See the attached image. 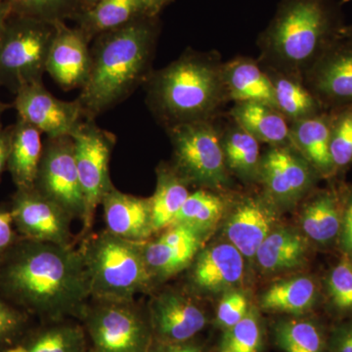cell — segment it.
<instances>
[{
	"instance_id": "cell-31",
	"label": "cell",
	"mask_w": 352,
	"mask_h": 352,
	"mask_svg": "<svg viewBox=\"0 0 352 352\" xmlns=\"http://www.w3.org/2000/svg\"><path fill=\"white\" fill-rule=\"evenodd\" d=\"M190 193L189 185L177 175L170 164H159L156 189L153 196L149 197L155 235L173 223Z\"/></svg>"
},
{
	"instance_id": "cell-9",
	"label": "cell",
	"mask_w": 352,
	"mask_h": 352,
	"mask_svg": "<svg viewBox=\"0 0 352 352\" xmlns=\"http://www.w3.org/2000/svg\"><path fill=\"white\" fill-rule=\"evenodd\" d=\"M80 186L85 201V217L78 242L92 232L95 214L106 194L115 187L111 180V157L117 138L97 126L95 120H83L72 135Z\"/></svg>"
},
{
	"instance_id": "cell-40",
	"label": "cell",
	"mask_w": 352,
	"mask_h": 352,
	"mask_svg": "<svg viewBox=\"0 0 352 352\" xmlns=\"http://www.w3.org/2000/svg\"><path fill=\"white\" fill-rule=\"evenodd\" d=\"M251 308L247 296L242 292H226L215 309L212 323L222 332L239 323Z\"/></svg>"
},
{
	"instance_id": "cell-11",
	"label": "cell",
	"mask_w": 352,
	"mask_h": 352,
	"mask_svg": "<svg viewBox=\"0 0 352 352\" xmlns=\"http://www.w3.org/2000/svg\"><path fill=\"white\" fill-rule=\"evenodd\" d=\"M146 305L153 340L183 342L195 339L210 323L207 310L187 289L157 288Z\"/></svg>"
},
{
	"instance_id": "cell-43",
	"label": "cell",
	"mask_w": 352,
	"mask_h": 352,
	"mask_svg": "<svg viewBox=\"0 0 352 352\" xmlns=\"http://www.w3.org/2000/svg\"><path fill=\"white\" fill-rule=\"evenodd\" d=\"M329 352H352V320L329 331Z\"/></svg>"
},
{
	"instance_id": "cell-2",
	"label": "cell",
	"mask_w": 352,
	"mask_h": 352,
	"mask_svg": "<svg viewBox=\"0 0 352 352\" xmlns=\"http://www.w3.org/2000/svg\"><path fill=\"white\" fill-rule=\"evenodd\" d=\"M157 36V17L143 16L94 38L89 76L76 98L85 120H95L147 82Z\"/></svg>"
},
{
	"instance_id": "cell-35",
	"label": "cell",
	"mask_w": 352,
	"mask_h": 352,
	"mask_svg": "<svg viewBox=\"0 0 352 352\" xmlns=\"http://www.w3.org/2000/svg\"><path fill=\"white\" fill-rule=\"evenodd\" d=\"M267 332L263 319L252 307L239 323L222 331L214 352H264Z\"/></svg>"
},
{
	"instance_id": "cell-28",
	"label": "cell",
	"mask_w": 352,
	"mask_h": 352,
	"mask_svg": "<svg viewBox=\"0 0 352 352\" xmlns=\"http://www.w3.org/2000/svg\"><path fill=\"white\" fill-rule=\"evenodd\" d=\"M318 289L312 278L298 276L271 285L259 300L264 312L285 316H307L317 302Z\"/></svg>"
},
{
	"instance_id": "cell-8",
	"label": "cell",
	"mask_w": 352,
	"mask_h": 352,
	"mask_svg": "<svg viewBox=\"0 0 352 352\" xmlns=\"http://www.w3.org/2000/svg\"><path fill=\"white\" fill-rule=\"evenodd\" d=\"M173 146L171 166L189 186L219 190L229 182L221 131L214 120L166 129Z\"/></svg>"
},
{
	"instance_id": "cell-39",
	"label": "cell",
	"mask_w": 352,
	"mask_h": 352,
	"mask_svg": "<svg viewBox=\"0 0 352 352\" xmlns=\"http://www.w3.org/2000/svg\"><path fill=\"white\" fill-rule=\"evenodd\" d=\"M34 322L27 312L0 295V352L17 342Z\"/></svg>"
},
{
	"instance_id": "cell-16",
	"label": "cell",
	"mask_w": 352,
	"mask_h": 352,
	"mask_svg": "<svg viewBox=\"0 0 352 352\" xmlns=\"http://www.w3.org/2000/svg\"><path fill=\"white\" fill-rule=\"evenodd\" d=\"M14 108L18 117L38 129L47 138L71 136L85 118L78 101H64L50 94L43 82L21 88L15 94Z\"/></svg>"
},
{
	"instance_id": "cell-14",
	"label": "cell",
	"mask_w": 352,
	"mask_h": 352,
	"mask_svg": "<svg viewBox=\"0 0 352 352\" xmlns=\"http://www.w3.org/2000/svg\"><path fill=\"white\" fill-rule=\"evenodd\" d=\"M207 237L192 227L173 224L142 243L143 258L154 289L185 272L205 245Z\"/></svg>"
},
{
	"instance_id": "cell-38",
	"label": "cell",
	"mask_w": 352,
	"mask_h": 352,
	"mask_svg": "<svg viewBox=\"0 0 352 352\" xmlns=\"http://www.w3.org/2000/svg\"><path fill=\"white\" fill-rule=\"evenodd\" d=\"M331 305L340 314H352V259L344 256L327 279Z\"/></svg>"
},
{
	"instance_id": "cell-4",
	"label": "cell",
	"mask_w": 352,
	"mask_h": 352,
	"mask_svg": "<svg viewBox=\"0 0 352 352\" xmlns=\"http://www.w3.org/2000/svg\"><path fill=\"white\" fill-rule=\"evenodd\" d=\"M344 27L335 0H281L258 38L263 66L302 78Z\"/></svg>"
},
{
	"instance_id": "cell-3",
	"label": "cell",
	"mask_w": 352,
	"mask_h": 352,
	"mask_svg": "<svg viewBox=\"0 0 352 352\" xmlns=\"http://www.w3.org/2000/svg\"><path fill=\"white\" fill-rule=\"evenodd\" d=\"M222 69L217 53L185 51L152 72L145 82L148 108L166 129L214 120L229 102Z\"/></svg>"
},
{
	"instance_id": "cell-12",
	"label": "cell",
	"mask_w": 352,
	"mask_h": 352,
	"mask_svg": "<svg viewBox=\"0 0 352 352\" xmlns=\"http://www.w3.org/2000/svg\"><path fill=\"white\" fill-rule=\"evenodd\" d=\"M320 178L293 145L270 146L261 157L259 182L277 208H292L311 192Z\"/></svg>"
},
{
	"instance_id": "cell-22",
	"label": "cell",
	"mask_w": 352,
	"mask_h": 352,
	"mask_svg": "<svg viewBox=\"0 0 352 352\" xmlns=\"http://www.w3.org/2000/svg\"><path fill=\"white\" fill-rule=\"evenodd\" d=\"M222 71L229 101L258 102L276 108L272 82L261 62L236 57L223 63Z\"/></svg>"
},
{
	"instance_id": "cell-42",
	"label": "cell",
	"mask_w": 352,
	"mask_h": 352,
	"mask_svg": "<svg viewBox=\"0 0 352 352\" xmlns=\"http://www.w3.org/2000/svg\"><path fill=\"white\" fill-rule=\"evenodd\" d=\"M344 203L340 243L347 258L352 259V191L342 194Z\"/></svg>"
},
{
	"instance_id": "cell-25",
	"label": "cell",
	"mask_w": 352,
	"mask_h": 352,
	"mask_svg": "<svg viewBox=\"0 0 352 352\" xmlns=\"http://www.w3.org/2000/svg\"><path fill=\"white\" fill-rule=\"evenodd\" d=\"M9 129L11 139L7 170L16 189L32 188L43 156V133L19 117Z\"/></svg>"
},
{
	"instance_id": "cell-44",
	"label": "cell",
	"mask_w": 352,
	"mask_h": 352,
	"mask_svg": "<svg viewBox=\"0 0 352 352\" xmlns=\"http://www.w3.org/2000/svg\"><path fill=\"white\" fill-rule=\"evenodd\" d=\"M149 352H210L207 342L200 339V336L195 339L183 342H157L153 340Z\"/></svg>"
},
{
	"instance_id": "cell-24",
	"label": "cell",
	"mask_w": 352,
	"mask_h": 352,
	"mask_svg": "<svg viewBox=\"0 0 352 352\" xmlns=\"http://www.w3.org/2000/svg\"><path fill=\"white\" fill-rule=\"evenodd\" d=\"M330 126L329 111L289 124L292 145L311 164L320 178L336 175L330 153Z\"/></svg>"
},
{
	"instance_id": "cell-5",
	"label": "cell",
	"mask_w": 352,
	"mask_h": 352,
	"mask_svg": "<svg viewBox=\"0 0 352 352\" xmlns=\"http://www.w3.org/2000/svg\"><path fill=\"white\" fill-rule=\"evenodd\" d=\"M134 243L107 230L90 232L78 242L89 284L90 298L133 300L154 291L142 254Z\"/></svg>"
},
{
	"instance_id": "cell-17",
	"label": "cell",
	"mask_w": 352,
	"mask_h": 352,
	"mask_svg": "<svg viewBox=\"0 0 352 352\" xmlns=\"http://www.w3.org/2000/svg\"><path fill=\"white\" fill-rule=\"evenodd\" d=\"M186 289L192 295H214L228 292L245 275V258L230 243L204 245L187 268Z\"/></svg>"
},
{
	"instance_id": "cell-32",
	"label": "cell",
	"mask_w": 352,
	"mask_h": 352,
	"mask_svg": "<svg viewBox=\"0 0 352 352\" xmlns=\"http://www.w3.org/2000/svg\"><path fill=\"white\" fill-rule=\"evenodd\" d=\"M261 143L235 122L221 131V145L228 173L245 182H259Z\"/></svg>"
},
{
	"instance_id": "cell-36",
	"label": "cell",
	"mask_w": 352,
	"mask_h": 352,
	"mask_svg": "<svg viewBox=\"0 0 352 352\" xmlns=\"http://www.w3.org/2000/svg\"><path fill=\"white\" fill-rule=\"evenodd\" d=\"M13 15L34 18L45 22L75 18L83 10L82 0H7Z\"/></svg>"
},
{
	"instance_id": "cell-34",
	"label": "cell",
	"mask_w": 352,
	"mask_h": 352,
	"mask_svg": "<svg viewBox=\"0 0 352 352\" xmlns=\"http://www.w3.org/2000/svg\"><path fill=\"white\" fill-rule=\"evenodd\" d=\"M226 210V201L217 190L199 188L189 194L173 224L192 227L208 235Z\"/></svg>"
},
{
	"instance_id": "cell-20",
	"label": "cell",
	"mask_w": 352,
	"mask_h": 352,
	"mask_svg": "<svg viewBox=\"0 0 352 352\" xmlns=\"http://www.w3.org/2000/svg\"><path fill=\"white\" fill-rule=\"evenodd\" d=\"M105 230L134 243L154 237L150 198L124 193L113 187L101 201Z\"/></svg>"
},
{
	"instance_id": "cell-47",
	"label": "cell",
	"mask_w": 352,
	"mask_h": 352,
	"mask_svg": "<svg viewBox=\"0 0 352 352\" xmlns=\"http://www.w3.org/2000/svg\"><path fill=\"white\" fill-rule=\"evenodd\" d=\"M13 15L12 8L7 0H0V36L6 30L7 23Z\"/></svg>"
},
{
	"instance_id": "cell-29",
	"label": "cell",
	"mask_w": 352,
	"mask_h": 352,
	"mask_svg": "<svg viewBox=\"0 0 352 352\" xmlns=\"http://www.w3.org/2000/svg\"><path fill=\"white\" fill-rule=\"evenodd\" d=\"M270 337L281 352H329V331L318 319L307 315L273 322Z\"/></svg>"
},
{
	"instance_id": "cell-15",
	"label": "cell",
	"mask_w": 352,
	"mask_h": 352,
	"mask_svg": "<svg viewBox=\"0 0 352 352\" xmlns=\"http://www.w3.org/2000/svg\"><path fill=\"white\" fill-rule=\"evenodd\" d=\"M303 82L324 110L352 104V39L340 36L303 75Z\"/></svg>"
},
{
	"instance_id": "cell-10",
	"label": "cell",
	"mask_w": 352,
	"mask_h": 352,
	"mask_svg": "<svg viewBox=\"0 0 352 352\" xmlns=\"http://www.w3.org/2000/svg\"><path fill=\"white\" fill-rule=\"evenodd\" d=\"M34 187L82 223L85 201L71 136L46 138Z\"/></svg>"
},
{
	"instance_id": "cell-30",
	"label": "cell",
	"mask_w": 352,
	"mask_h": 352,
	"mask_svg": "<svg viewBox=\"0 0 352 352\" xmlns=\"http://www.w3.org/2000/svg\"><path fill=\"white\" fill-rule=\"evenodd\" d=\"M263 67L272 82L276 109L289 124L314 117L326 111L308 89L302 78Z\"/></svg>"
},
{
	"instance_id": "cell-7",
	"label": "cell",
	"mask_w": 352,
	"mask_h": 352,
	"mask_svg": "<svg viewBox=\"0 0 352 352\" xmlns=\"http://www.w3.org/2000/svg\"><path fill=\"white\" fill-rule=\"evenodd\" d=\"M55 23L12 15L0 36V87L13 94L43 82Z\"/></svg>"
},
{
	"instance_id": "cell-26",
	"label": "cell",
	"mask_w": 352,
	"mask_h": 352,
	"mask_svg": "<svg viewBox=\"0 0 352 352\" xmlns=\"http://www.w3.org/2000/svg\"><path fill=\"white\" fill-rule=\"evenodd\" d=\"M307 238L288 227H275L256 252L259 270L264 273L284 272L300 267L307 258Z\"/></svg>"
},
{
	"instance_id": "cell-23",
	"label": "cell",
	"mask_w": 352,
	"mask_h": 352,
	"mask_svg": "<svg viewBox=\"0 0 352 352\" xmlns=\"http://www.w3.org/2000/svg\"><path fill=\"white\" fill-rule=\"evenodd\" d=\"M342 194L335 190H322L310 197L300 212V227L308 241L329 245L339 239L342 223Z\"/></svg>"
},
{
	"instance_id": "cell-13",
	"label": "cell",
	"mask_w": 352,
	"mask_h": 352,
	"mask_svg": "<svg viewBox=\"0 0 352 352\" xmlns=\"http://www.w3.org/2000/svg\"><path fill=\"white\" fill-rule=\"evenodd\" d=\"M14 224L23 239L76 245L73 217L38 190L16 189L10 199Z\"/></svg>"
},
{
	"instance_id": "cell-1",
	"label": "cell",
	"mask_w": 352,
	"mask_h": 352,
	"mask_svg": "<svg viewBox=\"0 0 352 352\" xmlns=\"http://www.w3.org/2000/svg\"><path fill=\"white\" fill-rule=\"evenodd\" d=\"M0 295L36 321L80 320L90 291L78 247L21 240L0 263Z\"/></svg>"
},
{
	"instance_id": "cell-27",
	"label": "cell",
	"mask_w": 352,
	"mask_h": 352,
	"mask_svg": "<svg viewBox=\"0 0 352 352\" xmlns=\"http://www.w3.org/2000/svg\"><path fill=\"white\" fill-rule=\"evenodd\" d=\"M231 120L259 143L270 146L292 145L289 124L276 108L258 102L234 103Z\"/></svg>"
},
{
	"instance_id": "cell-46",
	"label": "cell",
	"mask_w": 352,
	"mask_h": 352,
	"mask_svg": "<svg viewBox=\"0 0 352 352\" xmlns=\"http://www.w3.org/2000/svg\"><path fill=\"white\" fill-rule=\"evenodd\" d=\"M146 16L157 17V14L170 3L171 0H139Z\"/></svg>"
},
{
	"instance_id": "cell-41",
	"label": "cell",
	"mask_w": 352,
	"mask_h": 352,
	"mask_svg": "<svg viewBox=\"0 0 352 352\" xmlns=\"http://www.w3.org/2000/svg\"><path fill=\"white\" fill-rule=\"evenodd\" d=\"M14 224L10 201L0 203V263L22 240Z\"/></svg>"
},
{
	"instance_id": "cell-19",
	"label": "cell",
	"mask_w": 352,
	"mask_h": 352,
	"mask_svg": "<svg viewBox=\"0 0 352 352\" xmlns=\"http://www.w3.org/2000/svg\"><path fill=\"white\" fill-rule=\"evenodd\" d=\"M277 219V207L265 196L245 197L229 215L227 239L244 258L254 259L258 248L276 227Z\"/></svg>"
},
{
	"instance_id": "cell-33",
	"label": "cell",
	"mask_w": 352,
	"mask_h": 352,
	"mask_svg": "<svg viewBox=\"0 0 352 352\" xmlns=\"http://www.w3.org/2000/svg\"><path fill=\"white\" fill-rule=\"evenodd\" d=\"M146 16L139 0H99L75 18L88 41Z\"/></svg>"
},
{
	"instance_id": "cell-37",
	"label": "cell",
	"mask_w": 352,
	"mask_h": 352,
	"mask_svg": "<svg viewBox=\"0 0 352 352\" xmlns=\"http://www.w3.org/2000/svg\"><path fill=\"white\" fill-rule=\"evenodd\" d=\"M330 153L336 173L352 163V104L329 111Z\"/></svg>"
},
{
	"instance_id": "cell-6",
	"label": "cell",
	"mask_w": 352,
	"mask_h": 352,
	"mask_svg": "<svg viewBox=\"0 0 352 352\" xmlns=\"http://www.w3.org/2000/svg\"><path fill=\"white\" fill-rule=\"evenodd\" d=\"M78 321L94 352H149L152 346L147 309L136 300L90 298Z\"/></svg>"
},
{
	"instance_id": "cell-50",
	"label": "cell",
	"mask_w": 352,
	"mask_h": 352,
	"mask_svg": "<svg viewBox=\"0 0 352 352\" xmlns=\"http://www.w3.org/2000/svg\"><path fill=\"white\" fill-rule=\"evenodd\" d=\"M8 108H9V105H6V104L2 103L1 100H0V127H2V124H1L2 115H3V113L6 112V111Z\"/></svg>"
},
{
	"instance_id": "cell-48",
	"label": "cell",
	"mask_w": 352,
	"mask_h": 352,
	"mask_svg": "<svg viewBox=\"0 0 352 352\" xmlns=\"http://www.w3.org/2000/svg\"><path fill=\"white\" fill-rule=\"evenodd\" d=\"M340 36H344V38L352 39V24L344 25V27L342 28V32H340Z\"/></svg>"
},
{
	"instance_id": "cell-18",
	"label": "cell",
	"mask_w": 352,
	"mask_h": 352,
	"mask_svg": "<svg viewBox=\"0 0 352 352\" xmlns=\"http://www.w3.org/2000/svg\"><path fill=\"white\" fill-rule=\"evenodd\" d=\"M90 41L82 30L69 28L63 21L55 23L46 73L64 90L82 88L89 76Z\"/></svg>"
},
{
	"instance_id": "cell-51",
	"label": "cell",
	"mask_w": 352,
	"mask_h": 352,
	"mask_svg": "<svg viewBox=\"0 0 352 352\" xmlns=\"http://www.w3.org/2000/svg\"><path fill=\"white\" fill-rule=\"evenodd\" d=\"M88 352H94V351H90V349H89V351H88Z\"/></svg>"
},
{
	"instance_id": "cell-49",
	"label": "cell",
	"mask_w": 352,
	"mask_h": 352,
	"mask_svg": "<svg viewBox=\"0 0 352 352\" xmlns=\"http://www.w3.org/2000/svg\"><path fill=\"white\" fill-rule=\"evenodd\" d=\"M97 1H99V0H82L83 10H85V9L89 8V7L94 6Z\"/></svg>"
},
{
	"instance_id": "cell-45",
	"label": "cell",
	"mask_w": 352,
	"mask_h": 352,
	"mask_svg": "<svg viewBox=\"0 0 352 352\" xmlns=\"http://www.w3.org/2000/svg\"><path fill=\"white\" fill-rule=\"evenodd\" d=\"M10 129L0 127V179L4 171L7 170L9 153H10Z\"/></svg>"
},
{
	"instance_id": "cell-21",
	"label": "cell",
	"mask_w": 352,
	"mask_h": 352,
	"mask_svg": "<svg viewBox=\"0 0 352 352\" xmlns=\"http://www.w3.org/2000/svg\"><path fill=\"white\" fill-rule=\"evenodd\" d=\"M89 344L76 319L36 321L3 352H88Z\"/></svg>"
}]
</instances>
